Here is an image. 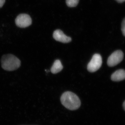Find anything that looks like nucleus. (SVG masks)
<instances>
[{
  "label": "nucleus",
  "mask_w": 125,
  "mask_h": 125,
  "mask_svg": "<svg viewBox=\"0 0 125 125\" xmlns=\"http://www.w3.org/2000/svg\"><path fill=\"white\" fill-rule=\"evenodd\" d=\"M116 0L118 2H120V3L125 2V0Z\"/></svg>",
  "instance_id": "nucleus-12"
},
{
  "label": "nucleus",
  "mask_w": 125,
  "mask_h": 125,
  "mask_svg": "<svg viewBox=\"0 0 125 125\" xmlns=\"http://www.w3.org/2000/svg\"><path fill=\"white\" fill-rule=\"evenodd\" d=\"M79 0H66V4L68 7H76L79 3Z\"/></svg>",
  "instance_id": "nucleus-9"
},
{
  "label": "nucleus",
  "mask_w": 125,
  "mask_h": 125,
  "mask_svg": "<svg viewBox=\"0 0 125 125\" xmlns=\"http://www.w3.org/2000/svg\"><path fill=\"white\" fill-rule=\"evenodd\" d=\"M61 101L64 106L70 110H76L81 105L80 99L79 97L71 92H65L62 94Z\"/></svg>",
  "instance_id": "nucleus-1"
},
{
  "label": "nucleus",
  "mask_w": 125,
  "mask_h": 125,
  "mask_svg": "<svg viewBox=\"0 0 125 125\" xmlns=\"http://www.w3.org/2000/svg\"><path fill=\"white\" fill-rule=\"evenodd\" d=\"M5 2V0H0V8L3 6Z\"/></svg>",
  "instance_id": "nucleus-11"
},
{
  "label": "nucleus",
  "mask_w": 125,
  "mask_h": 125,
  "mask_svg": "<svg viewBox=\"0 0 125 125\" xmlns=\"http://www.w3.org/2000/svg\"><path fill=\"white\" fill-rule=\"evenodd\" d=\"M32 19L30 16L26 14L19 15L15 20L16 25L21 28H25L29 27L32 24Z\"/></svg>",
  "instance_id": "nucleus-5"
},
{
  "label": "nucleus",
  "mask_w": 125,
  "mask_h": 125,
  "mask_svg": "<svg viewBox=\"0 0 125 125\" xmlns=\"http://www.w3.org/2000/svg\"><path fill=\"white\" fill-rule=\"evenodd\" d=\"M102 64V59L100 54H96L93 56L87 66V70L90 72H94L101 67Z\"/></svg>",
  "instance_id": "nucleus-3"
},
{
  "label": "nucleus",
  "mask_w": 125,
  "mask_h": 125,
  "mask_svg": "<svg viewBox=\"0 0 125 125\" xmlns=\"http://www.w3.org/2000/svg\"><path fill=\"white\" fill-rule=\"evenodd\" d=\"M1 61L2 69L9 71L18 69L20 67L21 63L19 58L11 54H6L2 56Z\"/></svg>",
  "instance_id": "nucleus-2"
},
{
  "label": "nucleus",
  "mask_w": 125,
  "mask_h": 125,
  "mask_svg": "<svg viewBox=\"0 0 125 125\" xmlns=\"http://www.w3.org/2000/svg\"><path fill=\"white\" fill-rule=\"evenodd\" d=\"M123 107L125 111V101L124 102L123 104Z\"/></svg>",
  "instance_id": "nucleus-13"
},
{
  "label": "nucleus",
  "mask_w": 125,
  "mask_h": 125,
  "mask_svg": "<svg viewBox=\"0 0 125 125\" xmlns=\"http://www.w3.org/2000/svg\"><path fill=\"white\" fill-rule=\"evenodd\" d=\"M111 79L114 81H119L125 79V71L123 69L118 70L115 71L112 75Z\"/></svg>",
  "instance_id": "nucleus-7"
},
{
  "label": "nucleus",
  "mask_w": 125,
  "mask_h": 125,
  "mask_svg": "<svg viewBox=\"0 0 125 125\" xmlns=\"http://www.w3.org/2000/svg\"><path fill=\"white\" fill-rule=\"evenodd\" d=\"M124 54L123 52L120 50L113 52L108 57L107 63L110 67L115 66L123 60Z\"/></svg>",
  "instance_id": "nucleus-4"
},
{
  "label": "nucleus",
  "mask_w": 125,
  "mask_h": 125,
  "mask_svg": "<svg viewBox=\"0 0 125 125\" xmlns=\"http://www.w3.org/2000/svg\"><path fill=\"white\" fill-rule=\"evenodd\" d=\"M53 37L56 41L64 43L70 42L72 40L71 38L65 35L63 32L60 30H57L54 31Z\"/></svg>",
  "instance_id": "nucleus-6"
},
{
  "label": "nucleus",
  "mask_w": 125,
  "mask_h": 125,
  "mask_svg": "<svg viewBox=\"0 0 125 125\" xmlns=\"http://www.w3.org/2000/svg\"><path fill=\"white\" fill-rule=\"evenodd\" d=\"M121 30L123 35L125 36V18L122 23Z\"/></svg>",
  "instance_id": "nucleus-10"
},
{
  "label": "nucleus",
  "mask_w": 125,
  "mask_h": 125,
  "mask_svg": "<svg viewBox=\"0 0 125 125\" xmlns=\"http://www.w3.org/2000/svg\"><path fill=\"white\" fill-rule=\"evenodd\" d=\"M63 66L59 60H56L51 69V71L53 74H56L61 71L63 69Z\"/></svg>",
  "instance_id": "nucleus-8"
}]
</instances>
